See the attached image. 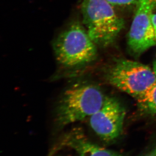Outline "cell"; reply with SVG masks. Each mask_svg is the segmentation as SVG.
Masks as SVG:
<instances>
[{
    "instance_id": "8992f818",
    "label": "cell",
    "mask_w": 156,
    "mask_h": 156,
    "mask_svg": "<svg viewBox=\"0 0 156 156\" xmlns=\"http://www.w3.org/2000/svg\"><path fill=\"white\" fill-rule=\"evenodd\" d=\"M128 35V44L135 54H141L156 45L152 15L155 5L151 0H140Z\"/></svg>"
},
{
    "instance_id": "7a4b0ae2",
    "label": "cell",
    "mask_w": 156,
    "mask_h": 156,
    "mask_svg": "<svg viewBox=\"0 0 156 156\" xmlns=\"http://www.w3.org/2000/svg\"><path fill=\"white\" fill-rule=\"evenodd\" d=\"M107 0H83L81 10L87 33L96 45H112L124 29L123 18Z\"/></svg>"
},
{
    "instance_id": "5b68a950",
    "label": "cell",
    "mask_w": 156,
    "mask_h": 156,
    "mask_svg": "<svg viewBox=\"0 0 156 156\" xmlns=\"http://www.w3.org/2000/svg\"><path fill=\"white\" fill-rule=\"evenodd\" d=\"M125 115V109L117 99L107 97L101 108L90 117V126L103 141L111 143L122 133Z\"/></svg>"
},
{
    "instance_id": "4fadbf2b",
    "label": "cell",
    "mask_w": 156,
    "mask_h": 156,
    "mask_svg": "<svg viewBox=\"0 0 156 156\" xmlns=\"http://www.w3.org/2000/svg\"><path fill=\"white\" fill-rule=\"evenodd\" d=\"M56 149H54V150L52 151L51 152V153L48 156H54V154H55V152Z\"/></svg>"
},
{
    "instance_id": "ba28073f",
    "label": "cell",
    "mask_w": 156,
    "mask_h": 156,
    "mask_svg": "<svg viewBox=\"0 0 156 156\" xmlns=\"http://www.w3.org/2000/svg\"><path fill=\"white\" fill-rule=\"evenodd\" d=\"M137 100L141 110L149 114L156 115V83Z\"/></svg>"
},
{
    "instance_id": "277c9868",
    "label": "cell",
    "mask_w": 156,
    "mask_h": 156,
    "mask_svg": "<svg viewBox=\"0 0 156 156\" xmlns=\"http://www.w3.org/2000/svg\"><path fill=\"white\" fill-rule=\"evenodd\" d=\"M110 84L136 98L156 83V75L149 66L133 60H116L107 73Z\"/></svg>"
},
{
    "instance_id": "9c48e42d",
    "label": "cell",
    "mask_w": 156,
    "mask_h": 156,
    "mask_svg": "<svg viewBox=\"0 0 156 156\" xmlns=\"http://www.w3.org/2000/svg\"><path fill=\"white\" fill-rule=\"evenodd\" d=\"M113 6H127L137 4L140 0H107Z\"/></svg>"
},
{
    "instance_id": "6da1fadb",
    "label": "cell",
    "mask_w": 156,
    "mask_h": 156,
    "mask_svg": "<svg viewBox=\"0 0 156 156\" xmlns=\"http://www.w3.org/2000/svg\"><path fill=\"white\" fill-rule=\"evenodd\" d=\"M105 98L98 87L87 84H76L63 93L56 114L59 128L90 117L101 108Z\"/></svg>"
},
{
    "instance_id": "3957f363",
    "label": "cell",
    "mask_w": 156,
    "mask_h": 156,
    "mask_svg": "<svg viewBox=\"0 0 156 156\" xmlns=\"http://www.w3.org/2000/svg\"><path fill=\"white\" fill-rule=\"evenodd\" d=\"M60 65L69 68L90 63L96 58V45L79 23H74L62 32L53 45Z\"/></svg>"
},
{
    "instance_id": "30bf717a",
    "label": "cell",
    "mask_w": 156,
    "mask_h": 156,
    "mask_svg": "<svg viewBox=\"0 0 156 156\" xmlns=\"http://www.w3.org/2000/svg\"><path fill=\"white\" fill-rule=\"evenodd\" d=\"M152 24L153 26L154 34H155V40L156 42V13H153L152 15Z\"/></svg>"
},
{
    "instance_id": "8fae6325",
    "label": "cell",
    "mask_w": 156,
    "mask_h": 156,
    "mask_svg": "<svg viewBox=\"0 0 156 156\" xmlns=\"http://www.w3.org/2000/svg\"><path fill=\"white\" fill-rule=\"evenodd\" d=\"M144 156H156V147H155L152 151L149 152V153Z\"/></svg>"
},
{
    "instance_id": "7c38bea8",
    "label": "cell",
    "mask_w": 156,
    "mask_h": 156,
    "mask_svg": "<svg viewBox=\"0 0 156 156\" xmlns=\"http://www.w3.org/2000/svg\"><path fill=\"white\" fill-rule=\"evenodd\" d=\"M153 69L154 72H155V74L156 75V59L155 60V62H154L153 63Z\"/></svg>"
},
{
    "instance_id": "52a82bcc",
    "label": "cell",
    "mask_w": 156,
    "mask_h": 156,
    "mask_svg": "<svg viewBox=\"0 0 156 156\" xmlns=\"http://www.w3.org/2000/svg\"><path fill=\"white\" fill-rule=\"evenodd\" d=\"M64 146L74 150L78 156H125L123 154L109 150L91 143L80 129H74L62 140Z\"/></svg>"
},
{
    "instance_id": "5bb4252c",
    "label": "cell",
    "mask_w": 156,
    "mask_h": 156,
    "mask_svg": "<svg viewBox=\"0 0 156 156\" xmlns=\"http://www.w3.org/2000/svg\"><path fill=\"white\" fill-rule=\"evenodd\" d=\"M151 1L155 5V6H156V0H151Z\"/></svg>"
}]
</instances>
